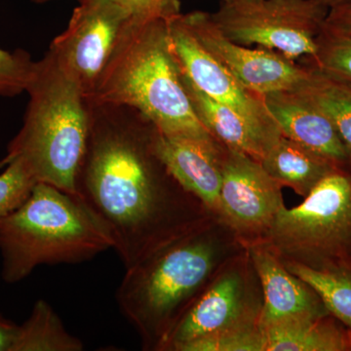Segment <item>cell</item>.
<instances>
[{
    "label": "cell",
    "mask_w": 351,
    "mask_h": 351,
    "mask_svg": "<svg viewBox=\"0 0 351 351\" xmlns=\"http://www.w3.org/2000/svg\"><path fill=\"white\" fill-rule=\"evenodd\" d=\"M34 3H45V2L51 1V0H32ZM80 2L85 1V0H78Z\"/></svg>",
    "instance_id": "30"
},
{
    "label": "cell",
    "mask_w": 351,
    "mask_h": 351,
    "mask_svg": "<svg viewBox=\"0 0 351 351\" xmlns=\"http://www.w3.org/2000/svg\"><path fill=\"white\" fill-rule=\"evenodd\" d=\"M242 284L228 274L193 302L177 323L164 348L178 350L195 339L226 331L249 320L243 316Z\"/></svg>",
    "instance_id": "15"
},
{
    "label": "cell",
    "mask_w": 351,
    "mask_h": 351,
    "mask_svg": "<svg viewBox=\"0 0 351 351\" xmlns=\"http://www.w3.org/2000/svg\"><path fill=\"white\" fill-rule=\"evenodd\" d=\"M263 98L283 136L348 169L345 145L315 104L298 90L274 92Z\"/></svg>",
    "instance_id": "13"
},
{
    "label": "cell",
    "mask_w": 351,
    "mask_h": 351,
    "mask_svg": "<svg viewBox=\"0 0 351 351\" xmlns=\"http://www.w3.org/2000/svg\"><path fill=\"white\" fill-rule=\"evenodd\" d=\"M288 269L319 297L328 313L351 331V271L338 265L314 267L292 263Z\"/></svg>",
    "instance_id": "21"
},
{
    "label": "cell",
    "mask_w": 351,
    "mask_h": 351,
    "mask_svg": "<svg viewBox=\"0 0 351 351\" xmlns=\"http://www.w3.org/2000/svg\"><path fill=\"white\" fill-rule=\"evenodd\" d=\"M0 175V218L12 213L31 195L38 184L22 160L11 159Z\"/></svg>",
    "instance_id": "24"
},
{
    "label": "cell",
    "mask_w": 351,
    "mask_h": 351,
    "mask_svg": "<svg viewBox=\"0 0 351 351\" xmlns=\"http://www.w3.org/2000/svg\"><path fill=\"white\" fill-rule=\"evenodd\" d=\"M323 27L351 38V0L330 8Z\"/></svg>",
    "instance_id": "27"
},
{
    "label": "cell",
    "mask_w": 351,
    "mask_h": 351,
    "mask_svg": "<svg viewBox=\"0 0 351 351\" xmlns=\"http://www.w3.org/2000/svg\"><path fill=\"white\" fill-rule=\"evenodd\" d=\"M251 256L265 297L258 319L261 327L302 318L322 317L328 313L313 289L284 267L271 252L256 247L252 249Z\"/></svg>",
    "instance_id": "14"
},
{
    "label": "cell",
    "mask_w": 351,
    "mask_h": 351,
    "mask_svg": "<svg viewBox=\"0 0 351 351\" xmlns=\"http://www.w3.org/2000/svg\"><path fill=\"white\" fill-rule=\"evenodd\" d=\"M278 248L327 265L351 250V173L332 170L292 209L285 206L267 228Z\"/></svg>",
    "instance_id": "6"
},
{
    "label": "cell",
    "mask_w": 351,
    "mask_h": 351,
    "mask_svg": "<svg viewBox=\"0 0 351 351\" xmlns=\"http://www.w3.org/2000/svg\"><path fill=\"white\" fill-rule=\"evenodd\" d=\"M182 19L199 43L242 84L261 96L274 92L294 91L306 80L307 66L276 51L234 43L226 38L210 13L182 14Z\"/></svg>",
    "instance_id": "10"
},
{
    "label": "cell",
    "mask_w": 351,
    "mask_h": 351,
    "mask_svg": "<svg viewBox=\"0 0 351 351\" xmlns=\"http://www.w3.org/2000/svg\"><path fill=\"white\" fill-rule=\"evenodd\" d=\"M261 163L281 186H289L304 197L323 178L339 167L283 135L267 149Z\"/></svg>",
    "instance_id": "17"
},
{
    "label": "cell",
    "mask_w": 351,
    "mask_h": 351,
    "mask_svg": "<svg viewBox=\"0 0 351 351\" xmlns=\"http://www.w3.org/2000/svg\"><path fill=\"white\" fill-rule=\"evenodd\" d=\"M131 18L113 0H85L73 11L66 31L51 44L49 52L87 99Z\"/></svg>",
    "instance_id": "8"
},
{
    "label": "cell",
    "mask_w": 351,
    "mask_h": 351,
    "mask_svg": "<svg viewBox=\"0 0 351 351\" xmlns=\"http://www.w3.org/2000/svg\"><path fill=\"white\" fill-rule=\"evenodd\" d=\"M298 91L315 104L331 120L343 141L351 173V83L343 82L311 66Z\"/></svg>",
    "instance_id": "19"
},
{
    "label": "cell",
    "mask_w": 351,
    "mask_h": 351,
    "mask_svg": "<svg viewBox=\"0 0 351 351\" xmlns=\"http://www.w3.org/2000/svg\"><path fill=\"white\" fill-rule=\"evenodd\" d=\"M317 1L320 2L323 5L326 6L328 9H330L332 8V7L350 1V0H317Z\"/></svg>",
    "instance_id": "29"
},
{
    "label": "cell",
    "mask_w": 351,
    "mask_h": 351,
    "mask_svg": "<svg viewBox=\"0 0 351 351\" xmlns=\"http://www.w3.org/2000/svg\"><path fill=\"white\" fill-rule=\"evenodd\" d=\"M89 107L76 197L107 228L127 269L174 242L166 186L177 181L154 154V126L141 113L91 101Z\"/></svg>",
    "instance_id": "1"
},
{
    "label": "cell",
    "mask_w": 351,
    "mask_h": 351,
    "mask_svg": "<svg viewBox=\"0 0 351 351\" xmlns=\"http://www.w3.org/2000/svg\"><path fill=\"white\" fill-rule=\"evenodd\" d=\"M138 21L169 20L181 14L180 0H113Z\"/></svg>",
    "instance_id": "26"
},
{
    "label": "cell",
    "mask_w": 351,
    "mask_h": 351,
    "mask_svg": "<svg viewBox=\"0 0 351 351\" xmlns=\"http://www.w3.org/2000/svg\"><path fill=\"white\" fill-rule=\"evenodd\" d=\"M307 62L326 75L351 83V38L322 27L315 55Z\"/></svg>",
    "instance_id": "22"
},
{
    "label": "cell",
    "mask_w": 351,
    "mask_h": 351,
    "mask_svg": "<svg viewBox=\"0 0 351 351\" xmlns=\"http://www.w3.org/2000/svg\"><path fill=\"white\" fill-rule=\"evenodd\" d=\"M328 10L317 0H226L210 15L230 40L295 62L315 55Z\"/></svg>",
    "instance_id": "7"
},
{
    "label": "cell",
    "mask_w": 351,
    "mask_h": 351,
    "mask_svg": "<svg viewBox=\"0 0 351 351\" xmlns=\"http://www.w3.org/2000/svg\"><path fill=\"white\" fill-rule=\"evenodd\" d=\"M178 351H263V335L251 319L180 346Z\"/></svg>",
    "instance_id": "23"
},
{
    "label": "cell",
    "mask_w": 351,
    "mask_h": 351,
    "mask_svg": "<svg viewBox=\"0 0 351 351\" xmlns=\"http://www.w3.org/2000/svg\"><path fill=\"white\" fill-rule=\"evenodd\" d=\"M113 248L110 232L80 198L38 182L12 213L0 218L2 278L16 283L39 265L87 262Z\"/></svg>",
    "instance_id": "4"
},
{
    "label": "cell",
    "mask_w": 351,
    "mask_h": 351,
    "mask_svg": "<svg viewBox=\"0 0 351 351\" xmlns=\"http://www.w3.org/2000/svg\"><path fill=\"white\" fill-rule=\"evenodd\" d=\"M27 93L24 123L3 162L20 159L38 182L76 196L75 177L89 136V101L49 51L36 62Z\"/></svg>",
    "instance_id": "3"
},
{
    "label": "cell",
    "mask_w": 351,
    "mask_h": 351,
    "mask_svg": "<svg viewBox=\"0 0 351 351\" xmlns=\"http://www.w3.org/2000/svg\"><path fill=\"white\" fill-rule=\"evenodd\" d=\"M181 75L196 115L212 136L223 147L243 152L261 162L271 145L241 114L214 100Z\"/></svg>",
    "instance_id": "16"
},
{
    "label": "cell",
    "mask_w": 351,
    "mask_h": 351,
    "mask_svg": "<svg viewBox=\"0 0 351 351\" xmlns=\"http://www.w3.org/2000/svg\"><path fill=\"white\" fill-rule=\"evenodd\" d=\"M168 44L182 75L214 100L241 114L270 145L282 135L263 96L242 84L199 43L182 19L166 20Z\"/></svg>",
    "instance_id": "9"
},
{
    "label": "cell",
    "mask_w": 351,
    "mask_h": 351,
    "mask_svg": "<svg viewBox=\"0 0 351 351\" xmlns=\"http://www.w3.org/2000/svg\"><path fill=\"white\" fill-rule=\"evenodd\" d=\"M87 100L133 108L164 135L219 143L193 110L164 20L131 18Z\"/></svg>",
    "instance_id": "2"
},
{
    "label": "cell",
    "mask_w": 351,
    "mask_h": 351,
    "mask_svg": "<svg viewBox=\"0 0 351 351\" xmlns=\"http://www.w3.org/2000/svg\"><path fill=\"white\" fill-rule=\"evenodd\" d=\"M19 325L0 315V351H13Z\"/></svg>",
    "instance_id": "28"
},
{
    "label": "cell",
    "mask_w": 351,
    "mask_h": 351,
    "mask_svg": "<svg viewBox=\"0 0 351 351\" xmlns=\"http://www.w3.org/2000/svg\"><path fill=\"white\" fill-rule=\"evenodd\" d=\"M219 212L239 232L267 230L284 207L281 184L262 163L226 147L221 159Z\"/></svg>",
    "instance_id": "11"
},
{
    "label": "cell",
    "mask_w": 351,
    "mask_h": 351,
    "mask_svg": "<svg viewBox=\"0 0 351 351\" xmlns=\"http://www.w3.org/2000/svg\"><path fill=\"white\" fill-rule=\"evenodd\" d=\"M152 147L159 160L184 191L208 209L219 211L226 147L219 143L171 137L152 131Z\"/></svg>",
    "instance_id": "12"
},
{
    "label": "cell",
    "mask_w": 351,
    "mask_h": 351,
    "mask_svg": "<svg viewBox=\"0 0 351 351\" xmlns=\"http://www.w3.org/2000/svg\"><path fill=\"white\" fill-rule=\"evenodd\" d=\"M82 341L69 334L47 302H36L29 317L19 325L13 351H82Z\"/></svg>",
    "instance_id": "20"
},
{
    "label": "cell",
    "mask_w": 351,
    "mask_h": 351,
    "mask_svg": "<svg viewBox=\"0 0 351 351\" xmlns=\"http://www.w3.org/2000/svg\"><path fill=\"white\" fill-rule=\"evenodd\" d=\"M213 265L211 245L199 237H188L126 269L117 302L122 315L140 332L144 348L165 346L178 323L176 314L205 282Z\"/></svg>",
    "instance_id": "5"
},
{
    "label": "cell",
    "mask_w": 351,
    "mask_h": 351,
    "mask_svg": "<svg viewBox=\"0 0 351 351\" xmlns=\"http://www.w3.org/2000/svg\"><path fill=\"white\" fill-rule=\"evenodd\" d=\"M223 1H226V0H221V2H223Z\"/></svg>",
    "instance_id": "31"
},
{
    "label": "cell",
    "mask_w": 351,
    "mask_h": 351,
    "mask_svg": "<svg viewBox=\"0 0 351 351\" xmlns=\"http://www.w3.org/2000/svg\"><path fill=\"white\" fill-rule=\"evenodd\" d=\"M36 62L22 49L9 52L0 48V96L16 97L27 92Z\"/></svg>",
    "instance_id": "25"
},
{
    "label": "cell",
    "mask_w": 351,
    "mask_h": 351,
    "mask_svg": "<svg viewBox=\"0 0 351 351\" xmlns=\"http://www.w3.org/2000/svg\"><path fill=\"white\" fill-rule=\"evenodd\" d=\"M322 317L302 318L261 327L263 351L351 350L350 335Z\"/></svg>",
    "instance_id": "18"
}]
</instances>
